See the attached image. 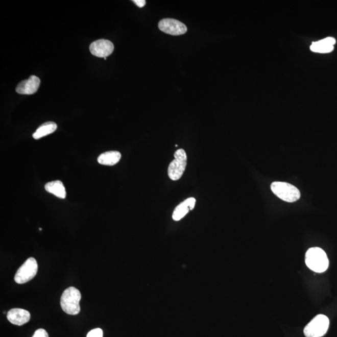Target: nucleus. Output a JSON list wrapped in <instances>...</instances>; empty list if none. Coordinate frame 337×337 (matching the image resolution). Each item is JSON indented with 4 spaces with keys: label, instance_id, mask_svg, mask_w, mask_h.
I'll return each instance as SVG.
<instances>
[{
    "label": "nucleus",
    "instance_id": "1",
    "mask_svg": "<svg viewBox=\"0 0 337 337\" xmlns=\"http://www.w3.org/2000/svg\"><path fill=\"white\" fill-rule=\"evenodd\" d=\"M305 263L309 269L318 273L327 271L329 266L327 254L319 247H313L308 250L305 255Z\"/></svg>",
    "mask_w": 337,
    "mask_h": 337
},
{
    "label": "nucleus",
    "instance_id": "2",
    "mask_svg": "<svg viewBox=\"0 0 337 337\" xmlns=\"http://www.w3.org/2000/svg\"><path fill=\"white\" fill-rule=\"evenodd\" d=\"M81 294L78 289L73 286L66 288L61 297L62 309L64 312L69 315L78 314L81 310Z\"/></svg>",
    "mask_w": 337,
    "mask_h": 337
},
{
    "label": "nucleus",
    "instance_id": "3",
    "mask_svg": "<svg viewBox=\"0 0 337 337\" xmlns=\"http://www.w3.org/2000/svg\"><path fill=\"white\" fill-rule=\"evenodd\" d=\"M271 190L278 198L286 202H296L300 198L299 190L286 182H274L271 184Z\"/></svg>",
    "mask_w": 337,
    "mask_h": 337
},
{
    "label": "nucleus",
    "instance_id": "4",
    "mask_svg": "<svg viewBox=\"0 0 337 337\" xmlns=\"http://www.w3.org/2000/svg\"><path fill=\"white\" fill-rule=\"evenodd\" d=\"M329 325V319L327 316L318 315L306 326L303 332L306 337H321L327 333Z\"/></svg>",
    "mask_w": 337,
    "mask_h": 337
},
{
    "label": "nucleus",
    "instance_id": "5",
    "mask_svg": "<svg viewBox=\"0 0 337 337\" xmlns=\"http://www.w3.org/2000/svg\"><path fill=\"white\" fill-rule=\"evenodd\" d=\"M174 159L168 167V176L173 181L181 178L187 165V155L184 150L180 149L174 153Z\"/></svg>",
    "mask_w": 337,
    "mask_h": 337
},
{
    "label": "nucleus",
    "instance_id": "6",
    "mask_svg": "<svg viewBox=\"0 0 337 337\" xmlns=\"http://www.w3.org/2000/svg\"><path fill=\"white\" fill-rule=\"evenodd\" d=\"M38 268V263L35 258L33 257L28 258L16 272L15 276V282L18 284L29 282L36 276Z\"/></svg>",
    "mask_w": 337,
    "mask_h": 337
},
{
    "label": "nucleus",
    "instance_id": "7",
    "mask_svg": "<svg viewBox=\"0 0 337 337\" xmlns=\"http://www.w3.org/2000/svg\"><path fill=\"white\" fill-rule=\"evenodd\" d=\"M158 27L163 33L174 36L184 35L187 31L183 22L173 18L162 19L159 21Z\"/></svg>",
    "mask_w": 337,
    "mask_h": 337
},
{
    "label": "nucleus",
    "instance_id": "8",
    "mask_svg": "<svg viewBox=\"0 0 337 337\" xmlns=\"http://www.w3.org/2000/svg\"><path fill=\"white\" fill-rule=\"evenodd\" d=\"M114 49V44L111 41L103 39L94 41L89 46L91 54L98 58L108 57L112 54Z\"/></svg>",
    "mask_w": 337,
    "mask_h": 337
},
{
    "label": "nucleus",
    "instance_id": "9",
    "mask_svg": "<svg viewBox=\"0 0 337 337\" xmlns=\"http://www.w3.org/2000/svg\"><path fill=\"white\" fill-rule=\"evenodd\" d=\"M39 85H40V80L36 76L31 77L22 81L17 86L16 91L20 94H33L38 91Z\"/></svg>",
    "mask_w": 337,
    "mask_h": 337
},
{
    "label": "nucleus",
    "instance_id": "10",
    "mask_svg": "<svg viewBox=\"0 0 337 337\" xmlns=\"http://www.w3.org/2000/svg\"><path fill=\"white\" fill-rule=\"evenodd\" d=\"M29 311L22 308L11 309L7 314V319L13 325L21 326L27 324L30 319Z\"/></svg>",
    "mask_w": 337,
    "mask_h": 337
},
{
    "label": "nucleus",
    "instance_id": "11",
    "mask_svg": "<svg viewBox=\"0 0 337 337\" xmlns=\"http://www.w3.org/2000/svg\"><path fill=\"white\" fill-rule=\"evenodd\" d=\"M335 43L336 40L335 38L328 37L318 41L314 42L310 46V50L316 53H330L334 50V45Z\"/></svg>",
    "mask_w": 337,
    "mask_h": 337
},
{
    "label": "nucleus",
    "instance_id": "12",
    "mask_svg": "<svg viewBox=\"0 0 337 337\" xmlns=\"http://www.w3.org/2000/svg\"><path fill=\"white\" fill-rule=\"evenodd\" d=\"M195 204L196 199L193 198H190L181 202L178 206L176 207L173 212V218L174 220L176 221L181 220L189 212V210H192L195 208Z\"/></svg>",
    "mask_w": 337,
    "mask_h": 337
},
{
    "label": "nucleus",
    "instance_id": "13",
    "mask_svg": "<svg viewBox=\"0 0 337 337\" xmlns=\"http://www.w3.org/2000/svg\"><path fill=\"white\" fill-rule=\"evenodd\" d=\"M45 190L52 195H55L57 198L64 199L66 196L65 187L60 181H53L47 182L45 185Z\"/></svg>",
    "mask_w": 337,
    "mask_h": 337
},
{
    "label": "nucleus",
    "instance_id": "14",
    "mask_svg": "<svg viewBox=\"0 0 337 337\" xmlns=\"http://www.w3.org/2000/svg\"><path fill=\"white\" fill-rule=\"evenodd\" d=\"M122 154L118 151H108L101 154L98 158L100 164L105 165H114L120 161Z\"/></svg>",
    "mask_w": 337,
    "mask_h": 337
},
{
    "label": "nucleus",
    "instance_id": "15",
    "mask_svg": "<svg viewBox=\"0 0 337 337\" xmlns=\"http://www.w3.org/2000/svg\"><path fill=\"white\" fill-rule=\"evenodd\" d=\"M57 129V125L54 122H46L41 125L36 129V131L33 134V138L39 139L42 137L47 136L50 134L54 133Z\"/></svg>",
    "mask_w": 337,
    "mask_h": 337
},
{
    "label": "nucleus",
    "instance_id": "16",
    "mask_svg": "<svg viewBox=\"0 0 337 337\" xmlns=\"http://www.w3.org/2000/svg\"><path fill=\"white\" fill-rule=\"evenodd\" d=\"M103 331L101 328H95L89 331L86 337H103Z\"/></svg>",
    "mask_w": 337,
    "mask_h": 337
},
{
    "label": "nucleus",
    "instance_id": "17",
    "mask_svg": "<svg viewBox=\"0 0 337 337\" xmlns=\"http://www.w3.org/2000/svg\"><path fill=\"white\" fill-rule=\"evenodd\" d=\"M33 337H49V333L43 328H39L34 333Z\"/></svg>",
    "mask_w": 337,
    "mask_h": 337
},
{
    "label": "nucleus",
    "instance_id": "18",
    "mask_svg": "<svg viewBox=\"0 0 337 337\" xmlns=\"http://www.w3.org/2000/svg\"><path fill=\"white\" fill-rule=\"evenodd\" d=\"M133 2L139 8L144 7L146 3L145 0H134Z\"/></svg>",
    "mask_w": 337,
    "mask_h": 337
}]
</instances>
